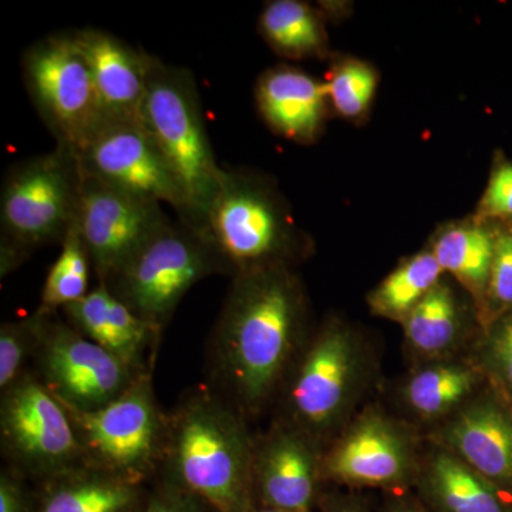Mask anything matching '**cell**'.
<instances>
[{
  "instance_id": "6da1fadb",
  "label": "cell",
  "mask_w": 512,
  "mask_h": 512,
  "mask_svg": "<svg viewBox=\"0 0 512 512\" xmlns=\"http://www.w3.org/2000/svg\"><path fill=\"white\" fill-rule=\"evenodd\" d=\"M212 335V367L222 394L256 414L284 386L306 343L308 301L292 266L234 276Z\"/></svg>"
},
{
  "instance_id": "7a4b0ae2",
  "label": "cell",
  "mask_w": 512,
  "mask_h": 512,
  "mask_svg": "<svg viewBox=\"0 0 512 512\" xmlns=\"http://www.w3.org/2000/svg\"><path fill=\"white\" fill-rule=\"evenodd\" d=\"M255 444L234 404L221 394L192 393L167 417L165 483L215 512H248L255 504Z\"/></svg>"
},
{
  "instance_id": "3957f363",
  "label": "cell",
  "mask_w": 512,
  "mask_h": 512,
  "mask_svg": "<svg viewBox=\"0 0 512 512\" xmlns=\"http://www.w3.org/2000/svg\"><path fill=\"white\" fill-rule=\"evenodd\" d=\"M140 121L183 191L187 218L181 222L201 235L225 168L212 150L200 92L190 70L150 57Z\"/></svg>"
},
{
  "instance_id": "277c9868",
  "label": "cell",
  "mask_w": 512,
  "mask_h": 512,
  "mask_svg": "<svg viewBox=\"0 0 512 512\" xmlns=\"http://www.w3.org/2000/svg\"><path fill=\"white\" fill-rule=\"evenodd\" d=\"M201 237L234 278L268 266L288 265L303 255L305 235L275 185L248 170L225 168Z\"/></svg>"
},
{
  "instance_id": "5b68a950",
  "label": "cell",
  "mask_w": 512,
  "mask_h": 512,
  "mask_svg": "<svg viewBox=\"0 0 512 512\" xmlns=\"http://www.w3.org/2000/svg\"><path fill=\"white\" fill-rule=\"evenodd\" d=\"M82 181L79 157L62 146L10 168L0 198L2 276L36 249L62 244L76 221Z\"/></svg>"
},
{
  "instance_id": "8992f818",
  "label": "cell",
  "mask_w": 512,
  "mask_h": 512,
  "mask_svg": "<svg viewBox=\"0 0 512 512\" xmlns=\"http://www.w3.org/2000/svg\"><path fill=\"white\" fill-rule=\"evenodd\" d=\"M366 375L362 339L348 323L329 319L306 340L286 376L288 423L322 444L348 420Z\"/></svg>"
},
{
  "instance_id": "52a82bcc",
  "label": "cell",
  "mask_w": 512,
  "mask_h": 512,
  "mask_svg": "<svg viewBox=\"0 0 512 512\" xmlns=\"http://www.w3.org/2000/svg\"><path fill=\"white\" fill-rule=\"evenodd\" d=\"M214 274H222V268L208 242L184 222L168 218L116 275L100 284L163 332L192 286Z\"/></svg>"
},
{
  "instance_id": "ba28073f",
  "label": "cell",
  "mask_w": 512,
  "mask_h": 512,
  "mask_svg": "<svg viewBox=\"0 0 512 512\" xmlns=\"http://www.w3.org/2000/svg\"><path fill=\"white\" fill-rule=\"evenodd\" d=\"M69 412L90 466L138 484L161 466L167 417L158 406L151 375L138 377L130 389L99 410Z\"/></svg>"
},
{
  "instance_id": "9c48e42d",
  "label": "cell",
  "mask_w": 512,
  "mask_h": 512,
  "mask_svg": "<svg viewBox=\"0 0 512 512\" xmlns=\"http://www.w3.org/2000/svg\"><path fill=\"white\" fill-rule=\"evenodd\" d=\"M26 89L56 146L79 153L106 121L92 72L72 33L50 35L23 53Z\"/></svg>"
},
{
  "instance_id": "30bf717a",
  "label": "cell",
  "mask_w": 512,
  "mask_h": 512,
  "mask_svg": "<svg viewBox=\"0 0 512 512\" xmlns=\"http://www.w3.org/2000/svg\"><path fill=\"white\" fill-rule=\"evenodd\" d=\"M0 437L20 476L42 481L86 463L72 414L33 373L2 393Z\"/></svg>"
},
{
  "instance_id": "8fae6325",
  "label": "cell",
  "mask_w": 512,
  "mask_h": 512,
  "mask_svg": "<svg viewBox=\"0 0 512 512\" xmlns=\"http://www.w3.org/2000/svg\"><path fill=\"white\" fill-rule=\"evenodd\" d=\"M39 319L37 379L72 412L89 413L116 400L138 377L131 367L56 315Z\"/></svg>"
},
{
  "instance_id": "7c38bea8",
  "label": "cell",
  "mask_w": 512,
  "mask_h": 512,
  "mask_svg": "<svg viewBox=\"0 0 512 512\" xmlns=\"http://www.w3.org/2000/svg\"><path fill=\"white\" fill-rule=\"evenodd\" d=\"M416 441L403 424L377 409L366 410L322 453V481L353 488L409 491L419 474Z\"/></svg>"
},
{
  "instance_id": "4fadbf2b",
  "label": "cell",
  "mask_w": 512,
  "mask_h": 512,
  "mask_svg": "<svg viewBox=\"0 0 512 512\" xmlns=\"http://www.w3.org/2000/svg\"><path fill=\"white\" fill-rule=\"evenodd\" d=\"M83 173L133 197L168 204L178 220L187 204L177 178L140 120H106L77 153Z\"/></svg>"
},
{
  "instance_id": "5bb4252c",
  "label": "cell",
  "mask_w": 512,
  "mask_h": 512,
  "mask_svg": "<svg viewBox=\"0 0 512 512\" xmlns=\"http://www.w3.org/2000/svg\"><path fill=\"white\" fill-rule=\"evenodd\" d=\"M168 218L161 204L140 200L83 173L76 225L100 282L116 275Z\"/></svg>"
},
{
  "instance_id": "9a60e30c",
  "label": "cell",
  "mask_w": 512,
  "mask_h": 512,
  "mask_svg": "<svg viewBox=\"0 0 512 512\" xmlns=\"http://www.w3.org/2000/svg\"><path fill=\"white\" fill-rule=\"evenodd\" d=\"M431 440L512 497V399L500 387L485 383Z\"/></svg>"
},
{
  "instance_id": "2e32d148",
  "label": "cell",
  "mask_w": 512,
  "mask_h": 512,
  "mask_svg": "<svg viewBox=\"0 0 512 512\" xmlns=\"http://www.w3.org/2000/svg\"><path fill=\"white\" fill-rule=\"evenodd\" d=\"M318 441L288 421L255 444V504L291 512H313L322 481Z\"/></svg>"
},
{
  "instance_id": "e0dca14e",
  "label": "cell",
  "mask_w": 512,
  "mask_h": 512,
  "mask_svg": "<svg viewBox=\"0 0 512 512\" xmlns=\"http://www.w3.org/2000/svg\"><path fill=\"white\" fill-rule=\"evenodd\" d=\"M72 35L89 64L106 119L140 120L151 55L104 30L83 29Z\"/></svg>"
},
{
  "instance_id": "ac0fdd59",
  "label": "cell",
  "mask_w": 512,
  "mask_h": 512,
  "mask_svg": "<svg viewBox=\"0 0 512 512\" xmlns=\"http://www.w3.org/2000/svg\"><path fill=\"white\" fill-rule=\"evenodd\" d=\"M67 322L87 339L126 363L137 375H150L161 332L138 318L106 285L100 284L63 311Z\"/></svg>"
},
{
  "instance_id": "d6986e66",
  "label": "cell",
  "mask_w": 512,
  "mask_h": 512,
  "mask_svg": "<svg viewBox=\"0 0 512 512\" xmlns=\"http://www.w3.org/2000/svg\"><path fill=\"white\" fill-rule=\"evenodd\" d=\"M256 101L266 124L296 143H313L322 133L329 100L325 83L291 66H276L262 74Z\"/></svg>"
},
{
  "instance_id": "ffe728a7",
  "label": "cell",
  "mask_w": 512,
  "mask_h": 512,
  "mask_svg": "<svg viewBox=\"0 0 512 512\" xmlns=\"http://www.w3.org/2000/svg\"><path fill=\"white\" fill-rule=\"evenodd\" d=\"M32 495L33 512H140L148 497L144 484L87 463L39 481Z\"/></svg>"
},
{
  "instance_id": "44dd1931",
  "label": "cell",
  "mask_w": 512,
  "mask_h": 512,
  "mask_svg": "<svg viewBox=\"0 0 512 512\" xmlns=\"http://www.w3.org/2000/svg\"><path fill=\"white\" fill-rule=\"evenodd\" d=\"M414 487L430 512H512L510 494L436 444L421 457Z\"/></svg>"
},
{
  "instance_id": "7402d4cb",
  "label": "cell",
  "mask_w": 512,
  "mask_h": 512,
  "mask_svg": "<svg viewBox=\"0 0 512 512\" xmlns=\"http://www.w3.org/2000/svg\"><path fill=\"white\" fill-rule=\"evenodd\" d=\"M480 322L463 295L446 276L402 323L407 348L424 363L453 359L470 333L471 322ZM481 325V322H480Z\"/></svg>"
},
{
  "instance_id": "603a6c76",
  "label": "cell",
  "mask_w": 512,
  "mask_h": 512,
  "mask_svg": "<svg viewBox=\"0 0 512 512\" xmlns=\"http://www.w3.org/2000/svg\"><path fill=\"white\" fill-rule=\"evenodd\" d=\"M487 382L476 360L453 357L417 367L400 394L414 417L437 426L473 399Z\"/></svg>"
},
{
  "instance_id": "cb8c5ba5",
  "label": "cell",
  "mask_w": 512,
  "mask_h": 512,
  "mask_svg": "<svg viewBox=\"0 0 512 512\" xmlns=\"http://www.w3.org/2000/svg\"><path fill=\"white\" fill-rule=\"evenodd\" d=\"M495 238L497 227L494 224L473 218L441 228L430 247L444 275H450L470 296L480 316L481 328Z\"/></svg>"
},
{
  "instance_id": "d4e9b609",
  "label": "cell",
  "mask_w": 512,
  "mask_h": 512,
  "mask_svg": "<svg viewBox=\"0 0 512 512\" xmlns=\"http://www.w3.org/2000/svg\"><path fill=\"white\" fill-rule=\"evenodd\" d=\"M259 32L278 55L288 59L320 57L328 52L322 16L299 0L269 2L259 16Z\"/></svg>"
},
{
  "instance_id": "484cf974",
  "label": "cell",
  "mask_w": 512,
  "mask_h": 512,
  "mask_svg": "<svg viewBox=\"0 0 512 512\" xmlns=\"http://www.w3.org/2000/svg\"><path fill=\"white\" fill-rule=\"evenodd\" d=\"M444 276L446 275L431 249H424L419 254L404 259L402 264L390 272L370 292L367 305L373 315L402 325Z\"/></svg>"
},
{
  "instance_id": "4316f807",
  "label": "cell",
  "mask_w": 512,
  "mask_h": 512,
  "mask_svg": "<svg viewBox=\"0 0 512 512\" xmlns=\"http://www.w3.org/2000/svg\"><path fill=\"white\" fill-rule=\"evenodd\" d=\"M92 259L84 245L76 221L62 242V251L43 285L39 309L42 315H56L89 293V276Z\"/></svg>"
},
{
  "instance_id": "83f0119b",
  "label": "cell",
  "mask_w": 512,
  "mask_h": 512,
  "mask_svg": "<svg viewBox=\"0 0 512 512\" xmlns=\"http://www.w3.org/2000/svg\"><path fill=\"white\" fill-rule=\"evenodd\" d=\"M377 82L379 77L369 63L353 57L340 59L325 82L329 106L345 119H362L375 99Z\"/></svg>"
},
{
  "instance_id": "f1b7e54d",
  "label": "cell",
  "mask_w": 512,
  "mask_h": 512,
  "mask_svg": "<svg viewBox=\"0 0 512 512\" xmlns=\"http://www.w3.org/2000/svg\"><path fill=\"white\" fill-rule=\"evenodd\" d=\"M474 360L488 382L512 399V309L484 326Z\"/></svg>"
},
{
  "instance_id": "f546056e",
  "label": "cell",
  "mask_w": 512,
  "mask_h": 512,
  "mask_svg": "<svg viewBox=\"0 0 512 512\" xmlns=\"http://www.w3.org/2000/svg\"><path fill=\"white\" fill-rule=\"evenodd\" d=\"M39 345V319L5 322L0 326V392H6L26 373L29 357H35Z\"/></svg>"
},
{
  "instance_id": "4dcf8cb0",
  "label": "cell",
  "mask_w": 512,
  "mask_h": 512,
  "mask_svg": "<svg viewBox=\"0 0 512 512\" xmlns=\"http://www.w3.org/2000/svg\"><path fill=\"white\" fill-rule=\"evenodd\" d=\"M512 309V224L497 227L493 265L483 316V328Z\"/></svg>"
},
{
  "instance_id": "1f68e13d",
  "label": "cell",
  "mask_w": 512,
  "mask_h": 512,
  "mask_svg": "<svg viewBox=\"0 0 512 512\" xmlns=\"http://www.w3.org/2000/svg\"><path fill=\"white\" fill-rule=\"evenodd\" d=\"M474 218L490 224H512V161L504 157L495 161Z\"/></svg>"
},
{
  "instance_id": "d6a6232c",
  "label": "cell",
  "mask_w": 512,
  "mask_h": 512,
  "mask_svg": "<svg viewBox=\"0 0 512 512\" xmlns=\"http://www.w3.org/2000/svg\"><path fill=\"white\" fill-rule=\"evenodd\" d=\"M140 512H215L194 495L164 483L156 493L148 495Z\"/></svg>"
},
{
  "instance_id": "836d02e7",
  "label": "cell",
  "mask_w": 512,
  "mask_h": 512,
  "mask_svg": "<svg viewBox=\"0 0 512 512\" xmlns=\"http://www.w3.org/2000/svg\"><path fill=\"white\" fill-rule=\"evenodd\" d=\"M0 512H33V495L16 471H2L0 476Z\"/></svg>"
},
{
  "instance_id": "e575fe53",
  "label": "cell",
  "mask_w": 512,
  "mask_h": 512,
  "mask_svg": "<svg viewBox=\"0 0 512 512\" xmlns=\"http://www.w3.org/2000/svg\"><path fill=\"white\" fill-rule=\"evenodd\" d=\"M383 512H430L426 505L421 503L419 497L410 491L392 493L384 503Z\"/></svg>"
},
{
  "instance_id": "d590c367",
  "label": "cell",
  "mask_w": 512,
  "mask_h": 512,
  "mask_svg": "<svg viewBox=\"0 0 512 512\" xmlns=\"http://www.w3.org/2000/svg\"><path fill=\"white\" fill-rule=\"evenodd\" d=\"M320 512H369L360 498L350 495H335L323 504Z\"/></svg>"
},
{
  "instance_id": "8d00e7d4",
  "label": "cell",
  "mask_w": 512,
  "mask_h": 512,
  "mask_svg": "<svg viewBox=\"0 0 512 512\" xmlns=\"http://www.w3.org/2000/svg\"><path fill=\"white\" fill-rule=\"evenodd\" d=\"M248 512H291L284 510H276V508L264 507V505L254 504L249 508Z\"/></svg>"
}]
</instances>
